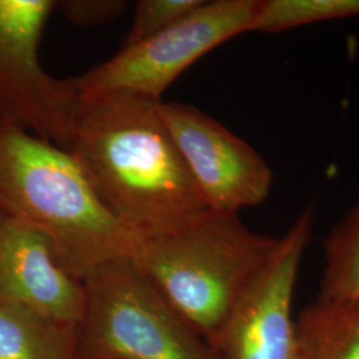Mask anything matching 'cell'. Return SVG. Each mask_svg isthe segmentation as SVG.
Masks as SVG:
<instances>
[{"label": "cell", "instance_id": "cell-1", "mask_svg": "<svg viewBox=\"0 0 359 359\" xmlns=\"http://www.w3.org/2000/svg\"><path fill=\"white\" fill-rule=\"evenodd\" d=\"M158 103L124 92L81 95L68 149L135 237L169 231L206 210Z\"/></svg>", "mask_w": 359, "mask_h": 359}, {"label": "cell", "instance_id": "cell-2", "mask_svg": "<svg viewBox=\"0 0 359 359\" xmlns=\"http://www.w3.org/2000/svg\"><path fill=\"white\" fill-rule=\"evenodd\" d=\"M0 209L40 231L80 281L107 262L130 257L135 244V234L104 205L74 154L4 121Z\"/></svg>", "mask_w": 359, "mask_h": 359}, {"label": "cell", "instance_id": "cell-3", "mask_svg": "<svg viewBox=\"0 0 359 359\" xmlns=\"http://www.w3.org/2000/svg\"><path fill=\"white\" fill-rule=\"evenodd\" d=\"M280 237L246 226L240 213L206 209L169 231L135 237L130 259L212 346Z\"/></svg>", "mask_w": 359, "mask_h": 359}, {"label": "cell", "instance_id": "cell-4", "mask_svg": "<svg viewBox=\"0 0 359 359\" xmlns=\"http://www.w3.org/2000/svg\"><path fill=\"white\" fill-rule=\"evenodd\" d=\"M80 359H224L123 257L83 280Z\"/></svg>", "mask_w": 359, "mask_h": 359}, {"label": "cell", "instance_id": "cell-5", "mask_svg": "<svg viewBox=\"0 0 359 359\" xmlns=\"http://www.w3.org/2000/svg\"><path fill=\"white\" fill-rule=\"evenodd\" d=\"M55 10V0H0V121L69 149L81 93L74 79L51 76L39 57Z\"/></svg>", "mask_w": 359, "mask_h": 359}, {"label": "cell", "instance_id": "cell-6", "mask_svg": "<svg viewBox=\"0 0 359 359\" xmlns=\"http://www.w3.org/2000/svg\"><path fill=\"white\" fill-rule=\"evenodd\" d=\"M259 0L203 1L173 26L74 77L81 95L124 92L161 102V96L193 63L219 44L248 34Z\"/></svg>", "mask_w": 359, "mask_h": 359}, {"label": "cell", "instance_id": "cell-7", "mask_svg": "<svg viewBox=\"0 0 359 359\" xmlns=\"http://www.w3.org/2000/svg\"><path fill=\"white\" fill-rule=\"evenodd\" d=\"M158 112L206 209L240 213L268 198L273 170L250 144L191 104L161 100Z\"/></svg>", "mask_w": 359, "mask_h": 359}, {"label": "cell", "instance_id": "cell-8", "mask_svg": "<svg viewBox=\"0 0 359 359\" xmlns=\"http://www.w3.org/2000/svg\"><path fill=\"white\" fill-rule=\"evenodd\" d=\"M314 226L308 206L286 234L266 266L233 310L215 348L224 359H299L293 299L299 268Z\"/></svg>", "mask_w": 359, "mask_h": 359}, {"label": "cell", "instance_id": "cell-9", "mask_svg": "<svg viewBox=\"0 0 359 359\" xmlns=\"http://www.w3.org/2000/svg\"><path fill=\"white\" fill-rule=\"evenodd\" d=\"M0 308L27 309L79 325L83 281L62 265L51 243L0 209Z\"/></svg>", "mask_w": 359, "mask_h": 359}, {"label": "cell", "instance_id": "cell-10", "mask_svg": "<svg viewBox=\"0 0 359 359\" xmlns=\"http://www.w3.org/2000/svg\"><path fill=\"white\" fill-rule=\"evenodd\" d=\"M295 321L299 359H359V299L317 297Z\"/></svg>", "mask_w": 359, "mask_h": 359}, {"label": "cell", "instance_id": "cell-11", "mask_svg": "<svg viewBox=\"0 0 359 359\" xmlns=\"http://www.w3.org/2000/svg\"><path fill=\"white\" fill-rule=\"evenodd\" d=\"M0 359H80L77 325L0 308Z\"/></svg>", "mask_w": 359, "mask_h": 359}, {"label": "cell", "instance_id": "cell-12", "mask_svg": "<svg viewBox=\"0 0 359 359\" xmlns=\"http://www.w3.org/2000/svg\"><path fill=\"white\" fill-rule=\"evenodd\" d=\"M318 298H359V198L325 240Z\"/></svg>", "mask_w": 359, "mask_h": 359}, {"label": "cell", "instance_id": "cell-13", "mask_svg": "<svg viewBox=\"0 0 359 359\" xmlns=\"http://www.w3.org/2000/svg\"><path fill=\"white\" fill-rule=\"evenodd\" d=\"M354 16H359V0H259L248 32L280 34Z\"/></svg>", "mask_w": 359, "mask_h": 359}, {"label": "cell", "instance_id": "cell-14", "mask_svg": "<svg viewBox=\"0 0 359 359\" xmlns=\"http://www.w3.org/2000/svg\"><path fill=\"white\" fill-rule=\"evenodd\" d=\"M204 0H139L123 47L140 43L173 26L196 10Z\"/></svg>", "mask_w": 359, "mask_h": 359}, {"label": "cell", "instance_id": "cell-15", "mask_svg": "<svg viewBox=\"0 0 359 359\" xmlns=\"http://www.w3.org/2000/svg\"><path fill=\"white\" fill-rule=\"evenodd\" d=\"M128 3L123 0H63L57 8L68 22L79 27L108 25L126 13Z\"/></svg>", "mask_w": 359, "mask_h": 359}, {"label": "cell", "instance_id": "cell-16", "mask_svg": "<svg viewBox=\"0 0 359 359\" xmlns=\"http://www.w3.org/2000/svg\"><path fill=\"white\" fill-rule=\"evenodd\" d=\"M357 299H359V298H357Z\"/></svg>", "mask_w": 359, "mask_h": 359}]
</instances>
